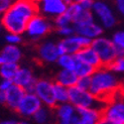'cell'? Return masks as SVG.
Listing matches in <instances>:
<instances>
[{"label":"cell","instance_id":"obj_7","mask_svg":"<svg viewBox=\"0 0 124 124\" xmlns=\"http://www.w3.org/2000/svg\"><path fill=\"white\" fill-rule=\"evenodd\" d=\"M91 42H92L91 39L76 33L70 37L63 38V40H61L59 43H57L58 52L60 55L63 54L76 55L81 48L90 46Z\"/></svg>","mask_w":124,"mask_h":124},{"label":"cell","instance_id":"obj_17","mask_svg":"<svg viewBox=\"0 0 124 124\" xmlns=\"http://www.w3.org/2000/svg\"><path fill=\"white\" fill-rule=\"evenodd\" d=\"M56 113L60 123L62 124H73L74 117L77 114V107L74 106L70 101L59 103L56 105Z\"/></svg>","mask_w":124,"mask_h":124},{"label":"cell","instance_id":"obj_19","mask_svg":"<svg viewBox=\"0 0 124 124\" xmlns=\"http://www.w3.org/2000/svg\"><path fill=\"white\" fill-rule=\"evenodd\" d=\"M5 93H6L5 104L8 107L16 110L18 104L20 103V101H21V99L23 98V96L25 95L26 90L13 82V85L5 91Z\"/></svg>","mask_w":124,"mask_h":124},{"label":"cell","instance_id":"obj_16","mask_svg":"<svg viewBox=\"0 0 124 124\" xmlns=\"http://www.w3.org/2000/svg\"><path fill=\"white\" fill-rule=\"evenodd\" d=\"M79 116V124H97L102 117V109L97 107H80L77 108Z\"/></svg>","mask_w":124,"mask_h":124},{"label":"cell","instance_id":"obj_27","mask_svg":"<svg viewBox=\"0 0 124 124\" xmlns=\"http://www.w3.org/2000/svg\"><path fill=\"white\" fill-rule=\"evenodd\" d=\"M111 41L118 50L119 56L124 55V31H118L112 36Z\"/></svg>","mask_w":124,"mask_h":124},{"label":"cell","instance_id":"obj_35","mask_svg":"<svg viewBox=\"0 0 124 124\" xmlns=\"http://www.w3.org/2000/svg\"><path fill=\"white\" fill-rule=\"evenodd\" d=\"M93 3H94V0H81V1H79L80 6L87 10H91Z\"/></svg>","mask_w":124,"mask_h":124},{"label":"cell","instance_id":"obj_42","mask_svg":"<svg viewBox=\"0 0 124 124\" xmlns=\"http://www.w3.org/2000/svg\"><path fill=\"white\" fill-rule=\"evenodd\" d=\"M2 29H3V26H2V23H1V20H0V32L2 31Z\"/></svg>","mask_w":124,"mask_h":124},{"label":"cell","instance_id":"obj_26","mask_svg":"<svg viewBox=\"0 0 124 124\" xmlns=\"http://www.w3.org/2000/svg\"><path fill=\"white\" fill-rule=\"evenodd\" d=\"M49 107L45 106V105H42L36 112L35 114L33 115V118L34 120L37 122V123H46L49 121L50 119V112H49Z\"/></svg>","mask_w":124,"mask_h":124},{"label":"cell","instance_id":"obj_4","mask_svg":"<svg viewBox=\"0 0 124 124\" xmlns=\"http://www.w3.org/2000/svg\"><path fill=\"white\" fill-rule=\"evenodd\" d=\"M69 101L76 106L77 108L80 107H97L102 109L103 106H100L98 103H102L97 97H95L90 92V90L79 88L78 85L71 86L69 88Z\"/></svg>","mask_w":124,"mask_h":124},{"label":"cell","instance_id":"obj_21","mask_svg":"<svg viewBox=\"0 0 124 124\" xmlns=\"http://www.w3.org/2000/svg\"><path fill=\"white\" fill-rule=\"evenodd\" d=\"M0 54L2 55L4 62L7 63H19L22 58V52L18 45L7 44Z\"/></svg>","mask_w":124,"mask_h":124},{"label":"cell","instance_id":"obj_33","mask_svg":"<svg viewBox=\"0 0 124 124\" xmlns=\"http://www.w3.org/2000/svg\"><path fill=\"white\" fill-rule=\"evenodd\" d=\"M13 3V0H0V16H2Z\"/></svg>","mask_w":124,"mask_h":124},{"label":"cell","instance_id":"obj_36","mask_svg":"<svg viewBox=\"0 0 124 124\" xmlns=\"http://www.w3.org/2000/svg\"><path fill=\"white\" fill-rule=\"evenodd\" d=\"M115 6L117 11L124 17V0H115Z\"/></svg>","mask_w":124,"mask_h":124},{"label":"cell","instance_id":"obj_10","mask_svg":"<svg viewBox=\"0 0 124 124\" xmlns=\"http://www.w3.org/2000/svg\"><path fill=\"white\" fill-rule=\"evenodd\" d=\"M38 13L47 18H56L67 11L68 4L64 0H36Z\"/></svg>","mask_w":124,"mask_h":124},{"label":"cell","instance_id":"obj_32","mask_svg":"<svg viewBox=\"0 0 124 124\" xmlns=\"http://www.w3.org/2000/svg\"><path fill=\"white\" fill-rule=\"evenodd\" d=\"M77 85L79 88L89 90V87H90V77H81V78H78V82H77Z\"/></svg>","mask_w":124,"mask_h":124},{"label":"cell","instance_id":"obj_14","mask_svg":"<svg viewBox=\"0 0 124 124\" xmlns=\"http://www.w3.org/2000/svg\"><path fill=\"white\" fill-rule=\"evenodd\" d=\"M74 27L77 34L85 36L91 40L102 36V33H103V27L100 24L96 23L94 20L93 21L74 25Z\"/></svg>","mask_w":124,"mask_h":124},{"label":"cell","instance_id":"obj_11","mask_svg":"<svg viewBox=\"0 0 124 124\" xmlns=\"http://www.w3.org/2000/svg\"><path fill=\"white\" fill-rule=\"evenodd\" d=\"M42 105V101L33 91H26L25 95L18 104L16 111L23 117H33L35 112Z\"/></svg>","mask_w":124,"mask_h":124},{"label":"cell","instance_id":"obj_37","mask_svg":"<svg viewBox=\"0 0 124 124\" xmlns=\"http://www.w3.org/2000/svg\"><path fill=\"white\" fill-rule=\"evenodd\" d=\"M5 100H6V93H5V91L0 89V103L3 104V103H5Z\"/></svg>","mask_w":124,"mask_h":124},{"label":"cell","instance_id":"obj_3","mask_svg":"<svg viewBox=\"0 0 124 124\" xmlns=\"http://www.w3.org/2000/svg\"><path fill=\"white\" fill-rule=\"evenodd\" d=\"M97 53L103 67H108L118 56V50L111 40L105 37H97L92 40L91 45Z\"/></svg>","mask_w":124,"mask_h":124},{"label":"cell","instance_id":"obj_6","mask_svg":"<svg viewBox=\"0 0 124 124\" xmlns=\"http://www.w3.org/2000/svg\"><path fill=\"white\" fill-rule=\"evenodd\" d=\"M53 28V24L49 18L37 13L29 20L26 26L25 33L32 40H38L46 36Z\"/></svg>","mask_w":124,"mask_h":124},{"label":"cell","instance_id":"obj_9","mask_svg":"<svg viewBox=\"0 0 124 124\" xmlns=\"http://www.w3.org/2000/svg\"><path fill=\"white\" fill-rule=\"evenodd\" d=\"M33 92L40 98L43 105L51 108L56 107L57 101L54 94V82L48 79H37Z\"/></svg>","mask_w":124,"mask_h":124},{"label":"cell","instance_id":"obj_15","mask_svg":"<svg viewBox=\"0 0 124 124\" xmlns=\"http://www.w3.org/2000/svg\"><path fill=\"white\" fill-rule=\"evenodd\" d=\"M38 56H39L40 60L43 61L44 63H48V64L56 63L59 56H60L59 52H58L57 43L53 42V41L44 42L39 47Z\"/></svg>","mask_w":124,"mask_h":124},{"label":"cell","instance_id":"obj_2","mask_svg":"<svg viewBox=\"0 0 124 124\" xmlns=\"http://www.w3.org/2000/svg\"><path fill=\"white\" fill-rule=\"evenodd\" d=\"M120 84L115 73L108 67H99L90 77L89 90L102 102H108L119 93Z\"/></svg>","mask_w":124,"mask_h":124},{"label":"cell","instance_id":"obj_13","mask_svg":"<svg viewBox=\"0 0 124 124\" xmlns=\"http://www.w3.org/2000/svg\"><path fill=\"white\" fill-rule=\"evenodd\" d=\"M36 78L33 71L28 68H19L16 76L13 78L15 85L21 86L26 91H33V87L36 82Z\"/></svg>","mask_w":124,"mask_h":124},{"label":"cell","instance_id":"obj_5","mask_svg":"<svg viewBox=\"0 0 124 124\" xmlns=\"http://www.w3.org/2000/svg\"><path fill=\"white\" fill-rule=\"evenodd\" d=\"M100 123L104 124H124V100L113 98L105 103L102 108Z\"/></svg>","mask_w":124,"mask_h":124},{"label":"cell","instance_id":"obj_34","mask_svg":"<svg viewBox=\"0 0 124 124\" xmlns=\"http://www.w3.org/2000/svg\"><path fill=\"white\" fill-rule=\"evenodd\" d=\"M12 85H13V80H12V79L2 78L1 80H0V89L6 91Z\"/></svg>","mask_w":124,"mask_h":124},{"label":"cell","instance_id":"obj_23","mask_svg":"<svg viewBox=\"0 0 124 124\" xmlns=\"http://www.w3.org/2000/svg\"><path fill=\"white\" fill-rule=\"evenodd\" d=\"M56 63L61 69L75 70L77 64V57L76 55H71V54H63L59 56Z\"/></svg>","mask_w":124,"mask_h":124},{"label":"cell","instance_id":"obj_40","mask_svg":"<svg viewBox=\"0 0 124 124\" xmlns=\"http://www.w3.org/2000/svg\"><path fill=\"white\" fill-rule=\"evenodd\" d=\"M4 63V59H3V57H2V55L0 54V66H1L2 64Z\"/></svg>","mask_w":124,"mask_h":124},{"label":"cell","instance_id":"obj_28","mask_svg":"<svg viewBox=\"0 0 124 124\" xmlns=\"http://www.w3.org/2000/svg\"><path fill=\"white\" fill-rule=\"evenodd\" d=\"M108 68L115 74H124V55L118 56L108 66Z\"/></svg>","mask_w":124,"mask_h":124},{"label":"cell","instance_id":"obj_24","mask_svg":"<svg viewBox=\"0 0 124 124\" xmlns=\"http://www.w3.org/2000/svg\"><path fill=\"white\" fill-rule=\"evenodd\" d=\"M95 70L96 69L94 67L85 64L84 62L77 59V64L74 70L76 71V74L78 75V78H81V77H91V75L94 73Z\"/></svg>","mask_w":124,"mask_h":124},{"label":"cell","instance_id":"obj_18","mask_svg":"<svg viewBox=\"0 0 124 124\" xmlns=\"http://www.w3.org/2000/svg\"><path fill=\"white\" fill-rule=\"evenodd\" d=\"M76 57H77L78 60L84 62V63H85V64H88L92 67H94L95 69L102 66L101 61H100L97 53L91 46L81 48L76 54Z\"/></svg>","mask_w":124,"mask_h":124},{"label":"cell","instance_id":"obj_22","mask_svg":"<svg viewBox=\"0 0 124 124\" xmlns=\"http://www.w3.org/2000/svg\"><path fill=\"white\" fill-rule=\"evenodd\" d=\"M19 68L20 67L18 63H7V62H4L0 66V78L13 80Z\"/></svg>","mask_w":124,"mask_h":124},{"label":"cell","instance_id":"obj_1","mask_svg":"<svg viewBox=\"0 0 124 124\" xmlns=\"http://www.w3.org/2000/svg\"><path fill=\"white\" fill-rule=\"evenodd\" d=\"M37 13L36 0H16L1 16V23L7 32L22 35L29 20Z\"/></svg>","mask_w":124,"mask_h":124},{"label":"cell","instance_id":"obj_43","mask_svg":"<svg viewBox=\"0 0 124 124\" xmlns=\"http://www.w3.org/2000/svg\"><path fill=\"white\" fill-rule=\"evenodd\" d=\"M79 1H81V0H74V2H79Z\"/></svg>","mask_w":124,"mask_h":124},{"label":"cell","instance_id":"obj_12","mask_svg":"<svg viewBox=\"0 0 124 124\" xmlns=\"http://www.w3.org/2000/svg\"><path fill=\"white\" fill-rule=\"evenodd\" d=\"M66 12L70 17L73 25L81 24L94 20V16L92 14L91 10L82 8L79 2H71L70 4H68Z\"/></svg>","mask_w":124,"mask_h":124},{"label":"cell","instance_id":"obj_20","mask_svg":"<svg viewBox=\"0 0 124 124\" xmlns=\"http://www.w3.org/2000/svg\"><path fill=\"white\" fill-rule=\"evenodd\" d=\"M78 79V77L74 70L61 69V70L56 76V82L68 88L77 85Z\"/></svg>","mask_w":124,"mask_h":124},{"label":"cell","instance_id":"obj_39","mask_svg":"<svg viewBox=\"0 0 124 124\" xmlns=\"http://www.w3.org/2000/svg\"><path fill=\"white\" fill-rule=\"evenodd\" d=\"M119 94L121 95L122 99L124 100V85H123V86H120V89H119Z\"/></svg>","mask_w":124,"mask_h":124},{"label":"cell","instance_id":"obj_25","mask_svg":"<svg viewBox=\"0 0 124 124\" xmlns=\"http://www.w3.org/2000/svg\"><path fill=\"white\" fill-rule=\"evenodd\" d=\"M54 94L57 104L69 101V88L58 84V82L54 84Z\"/></svg>","mask_w":124,"mask_h":124},{"label":"cell","instance_id":"obj_31","mask_svg":"<svg viewBox=\"0 0 124 124\" xmlns=\"http://www.w3.org/2000/svg\"><path fill=\"white\" fill-rule=\"evenodd\" d=\"M5 41H6L7 44L19 45L20 43L22 42V37H21V34L8 32V33L5 35Z\"/></svg>","mask_w":124,"mask_h":124},{"label":"cell","instance_id":"obj_41","mask_svg":"<svg viewBox=\"0 0 124 124\" xmlns=\"http://www.w3.org/2000/svg\"><path fill=\"white\" fill-rule=\"evenodd\" d=\"M64 1H65L67 4H70L71 2H74V0H64Z\"/></svg>","mask_w":124,"mask_h":124},{"label":"cell","instance_id":"obj_29","mask_svg":"<svg viewBox=\"0 0 124 124\" xmlns=\"http://www.w3.org/2000/svg\"><path fill=\"white\" fill-rule=\"evenodd\" d=\"M54 24H55V26H56L57 28H59V27H63V26L70 25V24H73V23H71V19H70V17L68 15L67 12H65V13L61 14V15H59L58 17L55 18Z\"/></svg>","mask_w":124,"mask_h":124},{"label":"cell","instance_id":"obj_8","mask_svg":"<svg viewBox=\"0 0 124 124\" xmlns=\"http://www.w3.org/2000/svg\"><path fill=\"white\" fill-rule=\"evenodd\" d=\"M91 12L103 28H111L116 23V17L113 10L103 0H94Z\"/></svg>","mask_w":124,"mask_h":124},{"label":"cell","instance_id":"obj_38","mask_svg":"<svg viewBox=\"0 0 124 124\" xmlns=\"http://www.w3.org/2000/svg\"><path fill=\"white\" fill-rule=\"evenodd\" d=\"M17 123H18V121L14 120V119H12V120L8 119V120H5V121L2 122V124H17Z\"/></svg>","mask_w":124,"mask_h":124},{"label":"cell","instance_id":"obj_30","mask_svg":"<svg viewBox=\"0 0 124 124\" xmlns=\"http://www.w3.org/2000/svg\"><path fill=\"white\" fill-rule=\"evenodd\" d=\"M57 33L63 38H67L70 37L71 35L76 34L75 31V27L74 25H67V26H63V27H59L57 28Z\"/></svg>","mask_w":124,"mask_h":124}]
</instances>
